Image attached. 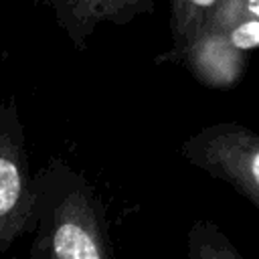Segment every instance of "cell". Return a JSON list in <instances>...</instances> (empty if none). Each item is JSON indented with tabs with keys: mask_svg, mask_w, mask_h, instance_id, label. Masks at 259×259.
<instances>
[{
	"mask_svg": "<svg viewBox=\"0 0 259 259\" xmlns=\"http://www.w3.org/2000/svg\"><path fill=\"white\" fill-rule=\"evenodd\" d=\"M223 2L225 0H170V30L174 59L204 32Z\"/></svg>",
	"mask_w": 259,
	"mask_h": 259,
	"instance_id": "8992f818",
	"label": "cell"
},
{
	"mask_svg": "<svg viewBox=\"0 0 259 259\" xmlns=\"http://www.w3.org/2000/svg\"><path fill=\"white\" fill-rule=\"evenodd\" d=\"M259 49V0H225L204 32L176 57L192 77L214 89L235 87Z\"/></svg>",
	"mask_w": 259,
	"mask_h": 259,
	"instance_id": "7a4b0ae2",
	"label": "cell"
},
{
	"mask_svg": "<svg viewBox=\"0 0 259 259\" xmlns=\"http://www.w3.org/2000/svg\"><path fill=\"white\" fill-rule=\"evenodd\" d=\"M34 180L28 172L22 132L14 107L0 119V253L30 233L34 223Z\"/></svg>",
	"mask_w": 259,
	"mask_h": 259,
	"instance_id": "277c9868",
	"label": "cell"
},
{
	"mask_svg": "<svg viewBox=\"0 0 259 259\" xmlns=\"http://www.w3.org/2000/svg\"><path fill=\"white\" fill-rule=\"evenodd\" d=\"M188 259H243L231 241L206 221L192 225L188 233Z\"/></svg>",
	"mask_w": 259,
	"mask_h": 259,
	"instance_id": "52a82bcc",
	"label": "cell"
},
{
	"mask_svg": "<svg viewBox=\"0 0 259 259\" xmlns=\"http://www.w3.org/2000/svg\"><path fill=\"white\" fill-rule=\"evenodd\" d=\"M178 154L259 208V132L235 121L204 125L178 146Z\"/></svg>",
	"mask_w": 259,
	"mask_h": 259,
	"instance_id": "3957f363",
	"label": "cell"
},
{
	"mask_svg": "<svg viewBox=\"0 0 259 259\" xmlns=\"http://www.w3.org/2000/svg\"><path fill=\"white\" fill-rule=\"evenodd\" d=\"M158 0H51L57 22L77 49H85L89 36L103 22L127 24L154 12Z\"/></svg>",
	"mask_w": 259,
	"mask_h": 259,
	"instance_id": "5b68a950",
	"label": "cell"
},
{
	"mask_svg": "<svg viewBox=\"0 0 259 259\" xmlns=\"http://www.w3.org/2000/svg\"><path fill=\"white\" fill-rule=\"evenodd\" d=\"M34 194L26 259H111L103 208L83 176L55 164L34 180Z\"/></svg>",
	"mask_w": 259,
	"mask_h": 259,
	"instance_id": "6da1fadb",
	"label": "cell"
}]
</instances>
